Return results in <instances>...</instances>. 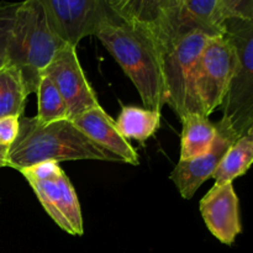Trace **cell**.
<instances>
[{
	"label": "cell",
	"instance_id": "cell-16",
	"mask_svg": "<svg viewBox=\"0 0 253 253\" xmlns=\"http://www.w3.org/2000/svg\"><path fill=\"white\" fill-rule=\"evenodd\" d=\"M24 81L15 67L5 64L0 68V118H22L27 100Z\"/></svg>",
	"mask_w": 253,
	"mask_h": 253
},
{
	"label": "cell",
	"instance_id": "cell-12",
	"mask_svg": "<svg viewBox=\"0 0 253 253\" xmlns=\"http://www.w3.org/2000/svg\"><path fill=\"white\" fill-rule=\"evenodd\" d=\"M72 121L93 142L118 156L124 163L133 166L140 163L135 148L121 136L114 119L100 105L76 116Z\"/></svg>",
	"mask_w": 253,
	"mask_h": 253
},
{
	"label": "cell",
	"instance_id": "cell-1",
	"mask_svg": "<svg viewBox=\"0 0 253 253\" xmlns=\"http://www.w3.org/2000/svg\"><path fill=\"white\" fill-rule=\"evenodd\" d=\"M95 36L131 79L146 109L161 113L167 104V91L162 46L153 32L145 25L121 16L113 10L111 16L101 25Z\"/></svg>",
	"mask_w": 253,
	"mask_h": 253
},
{
	"label": "cell",
	"instance_id": "cell-21",
	"mask_svg": "<svg viewBox=\"0 0 253 253\" xmlns=\"http://www.w3.org/2000/svg\"><path fill=\"white\" fill-rule=\"evenodd\" d=\"M247 135H250V136H252L253 137V123H252V125L250 126V128H249V131H247Z\"/></svg>",
	"mask_w": 253,
	"mask_h": 253
},
{
	"label": "cell",
	"instance_id": "cell-13",
	"mask_svg": "<svg viewBox=\"0 0 253 253\" xmlns=\"http://www.w3.org/2000/svg\"><path fill=\"white\" fill-rule=\"evenodd\" d=\"M180 160H193L210 151L217 133L216 124L202 114H187L182 118Z\"/></svg>",
	"mask_w": 253,
	"mask_h": 253
},
{
	"label": "cell",
	"instance_id": "cell-18",
	"mask_svg": "<svg viewBox=\"0 0 253 253\" xmlns=\"http://www.w3.org/2000/svg\"><path fill=\"white\" fill-rule=\"evenodd\" d=\"M21 2L0 4V68L6 64L7 48Z\"/></svg>",
	"mask_w": 253,
	"mask_h": 253
},
{
	"label": "cell",
	"instance_id": "cell-8",
	"mask_svg": "<svg viewBox=\"0 0 253 253\" xmlns=\"http://www.w3.org/2000/svg\"><path fill=\"white\" fill-rule=\"evenodd\" d=\"M47 22L64 44L77 48L82 39L96 35L111 16L109 0H41Z\"/></svg>",
	"mask_w": 253,
	"mask_h": 253
},
{
	"label": "cell",
	"instance_id": "cell-4",
	"mask_svg": "<svg viewBox=\"0 0 253 253\" xmlns=\"http://www.w3.org/2000/svg\"><path fill=\"white\" fill-rule=\"evenodd\" d=\"M225 37L234 46L237 66L220 106L221 121L240 138L253 123V19L229 21Z\"/></svg>",
	"mask_w": 253,
	"mask_h": 253
},
{
	"label": "cell",
	"instance_id": "cell-10",
	"mask_svg": "<svg viewBox=\"0 0 253 253\" xmlns=\"http://www.w3.org/2000/svg\"><path fill=\"white\" fill-rule=\"evenodd\" d=\"M216 137L209 152L193 160H179L170 173V180L184 199H192L203 183L214 177L227 150L239 138L221 120L216 123Z\"/></svg>",
	"mask_w": 253,
	"mask_h": 253
},
{
	"label": "cell",
	"instance_id": "cell-7",
	"mask_svg": "<svg viewBox=\"0 0 253 253\" xmlns=\"http://www.w3.org/2000/svg\"><path fill=\"white\" fill-rule=\"evenodd\" d=\"M237 66L234 46L225 36L211 37L200 53L195 69L197 113L208 116L221 106Z\"/></svg>",
	"mask_w": 253,
	"mask_h": 253
},
{
	"label": "cell",
	"instance_id": "cell-19",
	"mask_svg": "<svg viewBox=\"0 0 253 253\" xmlns=\"http://www.w3.org/2000/svg\"><path fill=\"white\" fill-rule=\"evenodd\" d=\"M20 119L17 116H5L0 118V143L10 146L16 141L20 131Z\"/></svg>",
	"mask_w": 253,
	"mask_h": 253
},
{
	"label": "cell",
	"instance_id": "cell-15",
	"mask_svg": "<svg viewBox=\"0 0 253 253\" xmlns=\"http://www.w3.org/2000/svg\"><path fill=\"white\" fill-rule=\"evenodd\" d=\"M253 165V137L244 135L237 138L227 150L214 174V185L234 183L236 178L244 175Z\"/></svg>",
	"mask_w": 253,
	"mask_h": 253
},
{
	"label": "cell",
	"instance_id": "cell-9",
	"mask_svg": "<svg viewBox=\"0 0 253 253\" xmlns=\"http://www.w3.org/2000/svg\"><path fill=\"white\" fill-rule=\"evenodd\" d=\"M43 74L51 78L61 93L71 120L99 106L98 96L84 74L74 47L64 44Z\"/></svg>",
	"mask_w": 253,
	"mask_h": 253
},
{
	"label": "cell",
	"instance_id": "cell-14",
	"mask_svg": "<svg viewBox=\"0 0 253 253\" xmlns=\"http://www.w3.org/2000/svg\"><path fill=\"white\" fill-rule=\"evenodd\" d=\"M115 124L124 138L145 143L160 128L161 113L138 106L126 105L121 109Z\"/></svg>",
	"mask_w": 253,
	"mask_h": 253
},
{
	"label": "cell",
	"instance_id": "cell-17",
	"mask_svg": "<svg viewBox=\"0 0 253 253\" xmlns=\"http://www.w3.org/2000/svg\"><path fill=\"white\" fill-rule=\"evenodd\" d=\"M37 115L36 121L41 125L61 120H71L67 104L61 93L48 76L42 74L37 86Z\"/></svg>",
	"mask_w": 253,
	"mask_h": 253
},
{
	"label": "cell",
	"instance_id": "cell-20",
	"mask_svg": "<svg viewBox=\"0 0 253 253\" xmlns=\"http://www.w3.org/2000/svg\"><path fill=\"white\" fill-rule=\"evenodd\" d=\"M10 147L0 143V168L7 167V156H9Z\"/></svg>",
	"mask_w": 253,
	"mask_h": 253
},
{
	"label": "cell",
	"instance_id": "cell-3",
	"mask_svg": "<svg viewBox=\"0 0 253 253\" xmlns=\"http://www.w3.org/2000/svg\"><path fill=\"white\" fill-rule=\"evenodd\" d=\"M63 46L47 22L41 0L22 1L10 39L6 64L20 72L29 95L36 93L42 74Z\"/></svg>",
	"mask_w": 253,
	"mask_h": 253
},
{
	"label": "cell",
	"instance_id": "cell-6",
	"mask_svg": "<svg viewBox=\"0 0 253 253\" xmlns=\"http://www.w3.org/2000/svg\"><path fill=\"white\" fill-rule=\"evenodd\" d=\"M42 208L64 232L82 236L84 232L81 203L68 175L59 163L42 162L20 170Z\"/></svg>",
	"mask_w": 253,
	"mask_h": 253
},
{
	"label": "cell",
	"instance_id": "cell-2",
	"mask_svg": "<svg viewBox=\"0 0 253 253\" xmlns=\"http://www.w3.org/2000/svg\"><path fill=\"white\" fill-rule=\"evenodd\" d=\"M79 160L123 162L93 142L72 120L41 125L35 118L20 119L19 136L10 146L7 167L20 172L42 162Z\"/></svg>",
	"mask_w": 253,
	"mask_h": 253
},
{
	"label": "cell",
	"instance_id": "cell-11",
	"mask_svg": "<svg viewBox=\"0 0 253 253\" xmlns=\"http://www.w3.org/2000/svg\"><path fill=\"white\" fill-rule=\"evenodd\" d=\"M205 225L221 244L231 246L242 232L239 198L232 183L214 185L200 200Z\"/></svg>",
	"mask_w": 253,
	"mask_h": 253
},
{
	"label": "cell",
	"instance_id": "cell-5",
	"mask_svg": "<svg viewBox=\"0 0 253 253\" xmlns=\"http://www.w3.org/2000/svg\"><path fill=\"white\" fill-rule=\"evenodd\" d=\"M209 39L211 37L203 32L193 31L174 37L162 47L167 105L180 120L187 114L197 113L193 93L195 69Z\"/></svg>",
	"mask_w": 253,
	"mask_h": 253
}]
</instances>
